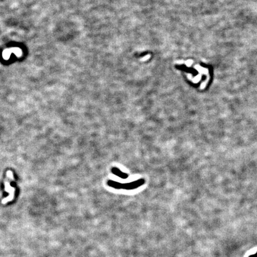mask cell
I'll return each instance as SVG.
<instances>
[{
	"instance_id": "obj_1",
	"label": "cell",
	"mask_w": 257,
	"mask_h": 257,
	"mask_svg": "<svg viewBox=\"0 0 257 257\" xmlns=\"http://www.w3.org/2000/svg\"><path fill=\"white\" fill-rule=\"evenodd\" d=\"M145 182V180L144 179H140L135 181H133L129 183H121L120 182L114 181L113 180H108L107 181V184L108 186L114 188L115 189H124L127 190H131L136 189L141 187V186L144 184Z\"/></svg>"
},
{
	"instance_id": "obj_2",
	"label": "cell",
	"mask_w": 257,
	"mask_h": 257,
	"mask_svg": "<svg viewBox=\"0 0 257 257\" xmlns=\"http://www.w3.org/2000/svg\"><path fill=\"white\" fill-rule=\"evenodd\" d=\"M9 180H6L5 181L4 183H5V190L9 193V196L7 197H6V198H4L2 200V204H6L7 203L12 201L15 197V188L12 187L10 184V181H9Z\"/></svg>"
},
{
	"instance_id": "obj_3",
	"label": "cell",
	"mask_w": 257,
	"mask_h": 257,
	"mask_svg": "<svg viewBox=\"0 0 257 257\" xmlns=\"http://www.w3.org/2000/svg\"><path fill=\"white\" fill-rule=\"evenodd\" d=\"M111 172L113 173V174H114V175L117 176V177H118L122 179H126L128 177V176L127 173L121 171V170H120L119 168H118L117 167H113L111 169Z\"/></svg>"
}]
</instances>
